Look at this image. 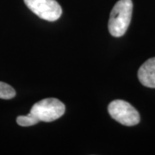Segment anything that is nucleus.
Here are the masks:
<instances>
[{"label":"nucleus","mask_w":155,"mask_h":155,"mask_svg":"<svg viewBox=\"0 0 155 155\" xmlns=\"http://www.w3.org/2000/svg\"><path fill=\"white\" fill-rule=\"evenodd\" d=\"M65 111L66 107L61 101L49 97L35 103L32 106L30 113L38 119L39 122H51L61 117Z\"/></svg>","instance_id":"nucleus-2"},{"label":"nucleus","mask_w":155,"mask_h":155,"mask_svg":"<svg viewBox=\"0 0 155 155\" xmlns=\"http://www.w3.org/2000/svg\"><path fill=\"white\" fill-rule=\"evenodd\" d=\"M138 78L146 87L155 88V57L147 60L140 67Z\"/></svg>","instance_id":"nucleus-5"},{"label":"nucleus","mask_w":155,"mask_h":155,"mask_svg":"<svg viewBox=\"0 0 155 155\" xmlns=\"http://www.w3.org/2000/svg\"><path fill=\"white\" fill-rule=\"evenodd\" d=\"M110 116L124 126H134L140 121L139 112L129 103L124 100H114L108 106Z\"/></svg>","instance_id":"nucleus-3"},{"label":"nucleus","mask_w":155,"mask_h":155,"mask_svg":"<svg viewBox=\"0 0 155 155\" xmlns=\"http://www.w3.org/2000/svg\"><path fill=\"white\" fill-rule=\"evenodd\" d=\"M17 122L18 125L22 126V127H29V126H33L37 124L39 120L34 116L33 114H31L30 112L28 113L27 116H17Z\"/></svg>","instance_id":"nucleus-6"},{"label":"nucleus","mask_w":155,"mask_h":155,"mask_svg":"<svg viewBox=\"0 0 155 155\" xmlns=\"http://www.w3.org/2000/svg\"><path fill=\"white\" fill-rule=\"evenodd\" d=\"M132 12V0H119L114 5L108 23L109 31L112 36L121 37L126 33L131 22Z\"/></svg>","instance_id":"nucleus-1"},{"label":"nucleus","mask_w":155,"mask_h":155,"mask_svg":"<svg viewBox=\"0 0 155 155\" xmlns=\"http://www.w3.org/2000/svg\"><path fill=\"white\" fill-rule=\"evenodd\" d=\"M16 96V91L10 84L0 82V98L11 99Z\"/></svg>","instance_id":"nucleus-7"},{"label":"nucleus","mask_w":155,"mask_h":155,"mask_svg":"<svg viewBox=\"0 0 155 155\" xmlns=\"http://www.w3.org/2000/svg\"><path fill=\"white\" fill-rule=\"evenodd\" d=\"M36 16L45 21L54 22L61 17L62 9L56 0H23Z\"/></svg>","instance_id":"nucleus-4"}]
</instances>
